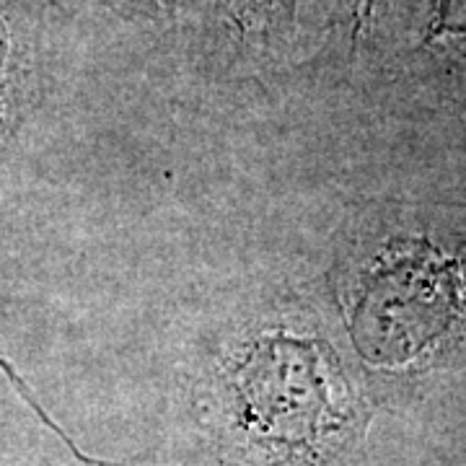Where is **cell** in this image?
<instances>
[{
	"mask_svg": "<svg viewBox=\"0 0 466 466\" xmlns=\"http://www.w3.org/2000/svg\"><path fill=\"white\" fill-rule=\"evenodd\" d=\"M368 360L412 366L466 329V244L446 249L428 236H397L368 262L352 311Z\"/></svg>",
	"mask_w": 466,
	"mask_h": 466,
	"instance_id": "obj_1",
	"label": "cell"
},
{
	"mask_svg": "<svg viewBox=\"0 0 466 466\" xmlns=\"http://www.w3.org/2000/svg\"><path fill=\"white\" fill-rule=\"evenodd\" d=\"M189 39L226 66H262L300 45V0H161Z\"/></svg>",
	"mask_w": 466,
	"mask_h": 466,
	"instance_id": "obj_2",
	"label": "cell"
},
{
	"mask_svg": "<svg viewBox=\"0 0 466 466\" xmlns=\"http://www.w3.org/2000/svg\"><path fill=\"white\" fill-rule=\"evenodd\" d=\"M410 55L433 67L466 73V0H425Z\"/></svg>",
	"mask_w": 466,
	"mask_h": 466,
	"instance_id": "obj_3",
	"label": "cell"
},
{
	"mask_svg": "<svg viewBox=\"0 0 466 466\" xmlns=\"http://www.w3.org/2000/svg\"><path fill=\"white\" fill-rule=\"evenodd\" d=\"M376 0H348V55L355 57L366 42Z\"/></svg>",
	"mask_w": 466,
	"mask_h": 466,
	"instance_id": "obj_4",
	"label": "cell"
},
{
	"mask_svg": "<svg viewBox=\"0 0 466 466\" xmlns=\"http://www.w3.org/2000/svg\"><path fill=\"white\" fill-rule=\"evenodd\" d=\"M94 8L109 11L125 21H153L161 14V0H84Z\"/></svg>",
	"mask_w": 466,
	"mask_h": 466,
	"instance_id": "obj_5",
	"label": "cell"
},
{
	"mask_svg": "<svg viewBox=\"0 0 466 466\" xmlns=\"http://www.w3.org/2000/svg\"><path fill=\"white\" fill-rule=\"evenodd\" d=\"M14 29L11 21L5 16V11L0 8V119H3V106H5V96L11 88V76H14Z\"/></svg>",
	"mask_w": 466,
	"mask_h": 466,
	"instance_id": "obj_6",
	"label": "cell"
}]
</instances>
